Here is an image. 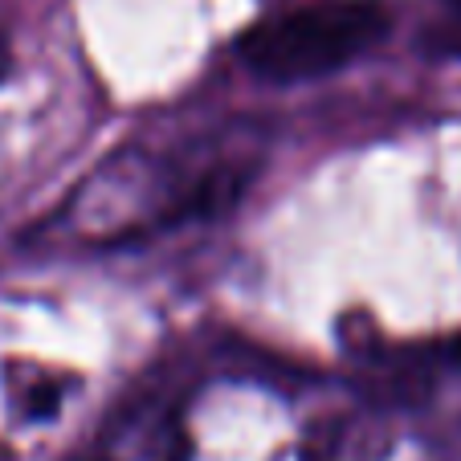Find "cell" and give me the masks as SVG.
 <instances>
[{
  "label": "cell",
  "instance_id": "6da1fadb",
  "mask_svg": "<svg viewBox=\"0 0 461 461\" xmlns=\"http://www.w3.org/2000/svg\"><path fill=\"white\" fill-rule=\"evenodd\" d=\"M258 167L241 135L201 131L184 140L140 143L111 156L70 204V229L90 245L159 233L225 209Z\"/></svg>",
  "mask_w": 461,
  "mask_h": 461
},
{
  "label": "cell",
  "instance_id": "7a4b0ae2",
  "mask_svg": "<svg viewBox=\"0 0 461 461\" xmlns=\"http://www.w3.org/2000/svg\"><path fill=\"white\" fill-rule=\"evenodd\" d=\"M176 461H314L286 396L258 380H212L188 396Z\"/></svg>",
  "mask_w": 461,
  "mask_h": 461
},
{
  "label": "cell",
  "instance_id": "277c9868",
  "mask_svg": "<svg viewBox=\"0 0 461 461\" xmlns=\"http://www.w3.org/2000/svg\"><path fill=\"white\" fill-rule=\"evenodd\" d=\"M314 461H441V445L412 412L364 409L335 429Z\"/></svg>",
  "mask_w": 461,
  "mask_h": 461
},
{
  "label": "cell",
  "instance_id": "3957f363",
  "mask_svg": "<svg viewBox=\"0 0 461 461\" xmlns=\"http://www.w3.org/2000/svg\"><path fill=\"white\" fill-rule=\"evenodd\" d=\"M388 33L380 0H314L258 21L237 41V53L258 78L306 82L343 70Z\"/></svg>",
  "mask_w": 461,
  "mask_h": 461
}]
</instances>
